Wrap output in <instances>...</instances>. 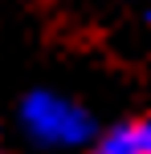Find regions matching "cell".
Returning a JSON list of instances; mask_svg holds the SVG:
<instances>
[{
    "instance_id": "obj_1",
    "label": "cell",
    "mask_w": 151,
    "mask_h": 154,
    "mask_svg": "<svg viewBox=\"0 0 151 154\" xmlns=\"http://www.w3.org/2000/svg\"><path fill=\"white\" fill-rule=\"evenodd\" d=\"M21 126L41 146H78L94 134L90 114L57 93H29L21 106Z\"/></svg>"
},
{
    "instance_id": "obj_2",
    "label": "cell",
    "mask_w": 151,
    "mask_h": 154,
    "mask_svg": "<svg viewBox=\"0 0 151 154\" xmlns=\"http://www.w3.org/2000/svg\"><path fill=\"white\" fill-rule=\"evenodd\" d=\"M94 154H151V118H131L98 138Z\"/></svg>"
}]
</instances>
